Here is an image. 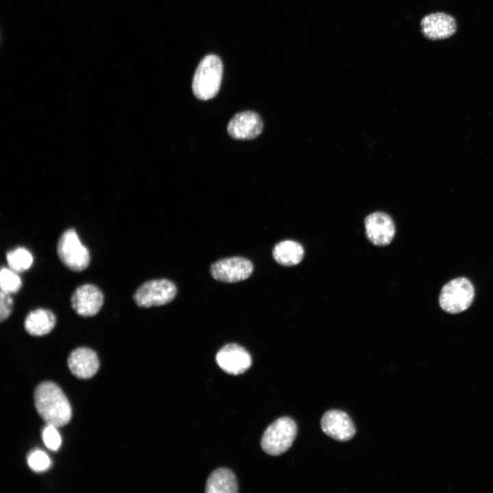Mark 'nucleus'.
<instances>
[{"instance_id": "f257e3e1", "label": "nucleus", "mask_w": 493, "mask_h": 493, "mask_svg": "<svg viewBox=\"0 0 493 493\" xmlns=\"http://www.w3.org/2000/svg\"><path fill=\"white\" fill-rule=\"evenodd\" d=\"M34 402L38 413L46 422L60 427L66 425L72 416L71 407L60 388L51 381H45L36 388Z\"/></svg>"}, {"instance_id": "f03ea898", "label": "nucleus", "mask_w": 493, "mask_h": 493, "mask_svg": "<svg viewBox=\"0 0 493 493\" xmlns=\"http://www.w3.org/2000/svg\"><path fill=\"white\" fill-rule=\"evenodd\" d=\"M223 66L218 56L210 54L199 62L192 79L194 96L203 101L214 98L219 91Z\"/></svg>"}, {"instance_id": "7ed1b4c3", "label": "nucleus", "mask_w": 493, "mask_h": 493, "mask_svg": "<svg viewBox=\"0 0 493 493\" xmlns=\"http://www.w3.org/2000/svg\"><path fill=\"white\" fill-rule=\"evenodd\" d=\"M296 432V425L292 418H278L264 431L261 440L262 448L268 455H279L290 448Z\"/></svg>"}, {"instance_id": "20e7f679", "label": "nucleus", "mask_w": 493, "mask_h": 493, "mask_svg": "<svg viewBox=\"0 0 493 493\" xmlns=\"http://www.w3.org/2000/svg\"><path fill=\"white\" fill-rule=\"evenodd\" d=\"M475 289L472 283L465 277L453 279L442 288L439 304L449 314H457L467 309L472 304Z\"/></svg>"}, {"instance_id": "39448f33", "label": "nucleus", "mask_w": 493, "mask_h": 493, "mask_svg": "<svg viewBox=\"0 0 493 493\" xmlns=\"http://www.w3.org/2000/svg\"><path fill=\"white\" fill-rule=\"evenodd\" d=\"M57 253L61 262L73 271H81L90 264V255L73 229L65 231L60 236Z\"/></svg>"}, {"instance_id": "423d86ee", "label": "nucleus", "mask_w": 493, "mask_h": 493, "mask_svg": "<svg viewBox=\"0 0 493 493\" xmlns=\"http://www.w3.org/2000/svg\"><path fill=\"white\" fill-rule=\"evenodd\" d=\"M174 283L165 279H153L142 284L135 292L134 300L141 307L160 306L170 303L176 296Z\"/></svg>"}, {"instance_id": "0eeeda50", "label": "nucleus", "mask_w": 493, "mask_h": 493, "mask_svg": "<svg viewBox=\"0 0 493 493\" xmlns=\"http://www.w3.org/2000/svg\"><path fill=\"white\" fill-rule=\"evenodd\" d=\"M253 270L251 262L241 257H232L218 260L210 267L214 279L225 283H233L249 277Z\"/></svg>"}, {"instance_id": "6e6552de", "label": "nucleus", "mask_w": 493, "mask_h": 493, "mask_svg": "<svg viewBox=\"0 0 493 493\" xmlns=\"http://www.w3.org/2000/svg\"><path fill=\"white\" fill-rule=\"evenodd\" d=\"M103 294L94 284L86 283L79 286L73 293L71 302L75 312L85 317L97 314L103 306Z\"/></svg>"}, {"instance_id": "1a4fd4ad", "label": "nucleus", "mask_w": 493, "mask_h": 493, "mask_svg": "<svg viewBox=\"0 0 493 493\" xmlns=\"http://www.w3.org/2000/svg\"><path fill=\"white\" fill-rule=\"evenodd\" d=\"M216 360L221 369L234 375L243 373L252 364L249 352L237 344H228L221 348L216 355Z\"/></svg>"}, {"instance_id": "9d476101", "label": "nucleus", "mask_w": 493, "mask_h": 493, "mask_svg": "<svg viewBox=\"0 0 493 493\" xmlns=\"http://www.w3.org/2000/svg\"><path fill=\"white\" fill-rule=\"evenodd\" d=\"M320 425L325 434L338 441H348L355 433L351 419L346 413L340 410L327 412L321 419Z\"/></svg>"}, {"instance_id": "9b49d317", "label": "nucleus", "mask_w": 493, "mask_h": 493, "mask_svg": "<svg viewBox=\"0 0 493 493\" xmlns=\"http://www.w3.org/2000/svg\"><path fill=\"white\" fill-rule=\"evenodd\" d=\"M263 122L255 112L245 111L236 114L227 125L229 135L236 140H251L262 131Z\"/></svg>"}, {"instance_id": "f8f14e48", "label": "nucleus", "mask_w": 493, "mask_h": 493, "mask_svg": "<svg viewBox=\"0 0 493 493\" xmlns=\"http://www.w3.org/2000/svg\"><path fill=\"white\" fill-rule=\"evenodd\" d=\"M367 238L375 245L385 246L390 243L395 234L393 220L387 214L377 212L365 219Z\"/></svg>"}, {"instance_id": "ddd939ff", "label": "nucleus", "mask_w": 493, "mask_h": 493, "mask_svg": "<svg viewBox=\"0 0 493 493\" xmlns=\"http://www.w3.org/2000/svg\"><path fill=\"white\" fill-rule=\"evenodd\" d=\"M68 366L75 377L88 379L93 377L98 371L99 361L93 350L87 347H79L69 355Z\"/></svg>"}, {"instance_id": "4468645a", "label": "nucleus", "mask_w": 493, "mask_h": 493, "mask_svg": "<svg viewBox=\"0 0 493 493\" xmlns=\"http://www.w3.org/2000/svg\"><path fill=\"white\" fill-rule=\"evenodd\" d=\"M423 34L431 40H440L451 36L457 25L453 16L443 12L430 14L421 21Z\"/></svg>"}, {"instance_id": "2eb2a0df", "label": "nucleus", "mask_w": 493, "mask_h": 493, "mask_svg": "<svg viewBox=\"0 0 493 493\" xmlns=\"http://www.w3.org/2000/svg\"><path fill=\"white\" fill-rule=\"evenodd\" d=\"M55 324L56 317L53 312L43 308L31 311L24 321L26 331L34 336H41L49 333Z\"/></svg>"}, {"instance_id": "dca6fc26", "label": "nucleus", "mask_w": 493, "mask_h": 493, "mask_svg": "<svg viewBox=\"0 0 493 493\" xmlns=\"http://www.w3.org/2000/svg\"><path fill=\"white\" fill-rule=\"evenodd\" d=\"M205 492L207 493H235L238 492L236 476L225 468L216 469L210 475Z\"/></svg>"}, {"instance_id": "f3484780", "label": "nucleus", "mask_w": 493, "mask_h": 493, "mask_svg": "<svg viewBox=\"0 0 493 493\" xmlns=\"http://www.w3.org/2000/svg\"><path fill=\"white\" fill-rule=\"evenodd\" d=\"M275 260L283 266H293L299 264L304 255L303 246L293 240H284L278 243L273 249Z\"/></svg>"}, {"instance_id": "a211bd4d", "label": "nucleus", "mask_w": 493, "mask_h": 493, "mask_svg": "<svg viewBox=\"0 0 493 493\" xmlns=\"http://www.w3.org/2000/svg\"><path fill=\"white\" fill-rule=\"evenodd\" d=\"M6 259L10 267L16 272L29 269L34 260L32 254L24 247H18L8 252Z\"/></svg>"}, {"instance_id": "6ab92c4d", "label": "nucleus", "mask_w": 493, "mask_h": 493, "mask_svg": "<svg viewBox=\"0 0 493 493\" xmlns=\"http://www.w3.org/2000/svg\"><path fill=\"white\" fill-rule=\"evenodd\" d=\"M14 271L4 267L1 269V290L12 294L17 292L21 289L22 286L21 279Z\"/></svg>"}, {"instance_id": "aec40b11", "label": "nucleus", "mask_w": 493, "mask_h": 493, "mask_svg": "<svg viewBox=\"0 0 493 493\" xmlns=\"http://www.w3.org/2000/svg\"><path fill=\"white\" fill-rule=\"evenodd\" d=\"M27 464L33 470L42 472L49 468L51 462L44 451L36 450L29 454Z\"/></svg>"}, {"instance_id": "412c9836", "label": "nucleus", "mask_w": 493, "mask_h": 493, "mask_svg": "<svg viewBox=\"0 0 493 493\" xmlns=\"http://www.w3.org/2000/svg\"><path fill=\"white\" fill-rule=\"evenodd\" d=\"M57 428L53 425H47L42 433L45 445L52 451L58 450L62 444V438Z\"/></svg>"}, {"instance_id": "4be33fe9", "label": "nucleus", "mask_w": 493, "mask_h": 493, "mask_svg": "<svg viewBox=\"0 0 493 493\" xmlns=\"http://www.w3.org/2000/svg\"><path fill=\"white\" fill-rule=\"evenodd\" d=\"M13 299L10 294L1 290L0 292V320H5L11 314Z\"/></svg>"}]
</instances>
